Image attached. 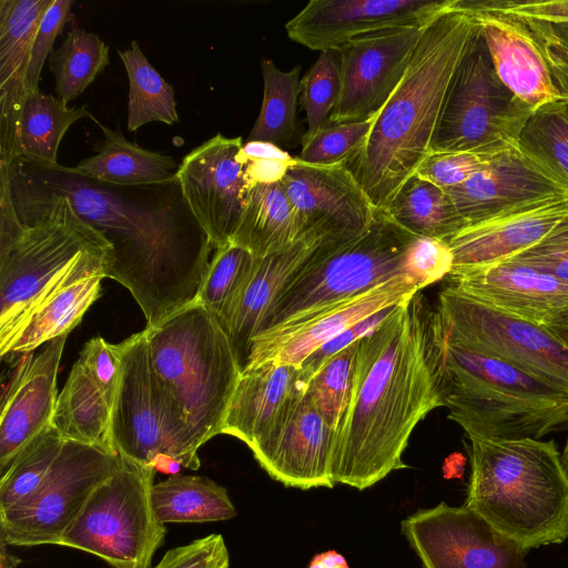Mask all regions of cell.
<instances>
[{
	"label": "cell",
	"mask_w": 568,
	"mask_h": 568,
	"mask_svg": "<svg viewBox=\"0 0 568 568\" xmlns=\"http://www.w3.org/2000/svg\"><path fill=\"white\" fill-rule=\"evenodd\" d=\"M443 405L434 310L417 292L359 339L337 434L335 484L364 490L406 468L402 456L415 426Z\"/></svg>",
	"instance_id": "6da1fadb"
},
{
	"label": "cell",
	"mask_w": 568,
	"mask_h": 568,
	"mask_svg": "<svg viewBox=\"0 0 568 568\" xmlns=\"http://www.w3.org/2000/svg\"><path fill=\"white\" fill-rule=\"evenodd\" d=\"M12 170L31 183L69 197L79 216L111 243L104 276L129 290L153 326L194 303L210 264L212 244L199 224L168 209H150L67 166L16 161Z\"/></svg>",
	"instance_id": "7a4b0ae2"
},
{
	"label": "cell",
	"mask_w": 568,
	"mask_h": 568,
	"mask_svg": "<svg viewBox=\"0 0 568 568\" xmlns=\"http://www.w3.org/2000/svg\"><path fill=\"white\" fill-rule=\"evenodd\" d=\"M478 29L464 0L424 28L402 81L348 164L376 209L386 210L430 154L450 83Z\"/></svg>",
	"instance_id": "3957f363"
},
{
	"label": "cell",
	"mask_w": 568,
	"mask_h": 568,
	"mask_svg": "<svg viewBox=\"0 0 568 568\" xmlns=\"http://www.w3.org/2000/svg\"><path fill=\"white\" fill-rule=\"evenodd\" d=\"M95 250L112 245L69 197L0 166V353L79 258Z\"/></svg>",
	"instance_id": "277c9868"
},
{
	"label": "cell",
	"mask_w": 568,
	"mask_h": 568,
	"mask_svg": "<svg viewBox=\"0 0 568 568\" xmlns=\"http://www.w3.org/2000/svg\"><path fill=\"white\" fill-rule=\"evenodd\" d=\"M465 506L526 551L568 537V475L555 440L467 436Z\"/></svg>",
	"instance_id": "5b68a950"
},
{
	"label": "cell",
	"mask_w": 568,
	"mask_h": 568,
	"mask_svg": "<svg viewBox=\"0 0 568 568\" xmlns=\"http://www.w3.org/2000/svg\"><path fill=\"white\" fill-rule=\"evenodd\" d=\"M434 329L443 406L466 436L541 439L568 429V393L455 339L435 310Z\"/></svg>",
	"instance_id": "8992f818"
},
{
	"label": "cell",
	"mask_w": 568,
	"mask_h": 568,
	"mask_svg": "<svg viewBox=\"0 0 568 568\" xmlns=\"http://www.w3.org/2000/svg\"><path fill=\"white\" fill-rule=\"evenodd\" d=\"M143 331L155 376L201 446L222 434L242 373L222 326L195 301Z\"/></svg>",
	"instance_id": "52a82bcc"
},
{
	"label": "cell",
	"mask_w": 568,
	"mask_h": 568,
	"mask_svg": "<svg viewBox=\"0 0 568 568\" xmlns=\"http://www.w3.org/2000/svg\"><path fill=\"white\" fill-rule=\"evenodd\" d=\"M416 239L386 210L377 209L371 226L357 239L335 248L317 247L277 298L260 334L294 325L407 274L406 257Z\"/></svg>",
	"instance_id": "ba28073f"
},
{
	"label": "cell",
	"mask_w": 568,
	"mask_h": 568,
	"mask_svg": "<svg viewBox=\"0 0 568 568\" xmlns=\"http://www.w3.org/2000/svg\"><path fill=\"white\" fill-rule=\"evenodd\" d=\"M121 381L112 409L118 455L155 470L199 469L201 444L158 381L144 331L120 343Z\"/></svg>",
	"instance_id": "9c48e42d"
},
{
	"label": "cell",
	"mask_w": 568,
	"mask_h": 568,
	"mask_svg": "<svg viewBox=\"0 0 568 568\" xmlns=\"http://www.w3.org/2000/svg\"><path fill=\"white\" fill-rule=\"evenodd\" d=\"M120 457L118 469L91 493L59 545L93 554L113 568H151L166 534L151 503L156 470Z\"/></svg>",
	"instance_id": "30bf717a"
},
{
	"label": "cell",
	"mask_w": 568,
	"mask_h": 568,
	"mask_svg": "<svg viewBox=\"0 0 568 568\" xmlns=\"http://www.w3.org/2000/svg\"><path fill=\"white\" fill-rule=\"evenodd\" d=\"M534 111L498 78L479 28L450 83L430 153L503 151L518 143Z\"/></svg>",
	"instance_id": "8fae6325"
},
{
	"label": "cell",
	"mask_w": 568,
	"mask_h": 568,
	"mask_svg": "<svg viewBox=\"0 0 568 568\" xmlns=\"http://www.w3.org/2000/svg\"><path fill=\"white\" fill-rule=\"evenodd\" d=\"M437 317L448 335L568 393V344L552 329L494 310L447 285Z\"/></svg>",
	"instance_id": "7c38bea8"
},
{
	"label": "cell",
	"mask_w": 568,
	"mask_h": 568,
	"mask_svg": "<svg viewBox=\"0 0 568 568\" xmlns=\"http://www.w3.org/2000/svg\"><path fill=\"white\" fill-rule=\"evenodd\" d=\"M121 457L102 448L64 440L36 494L0 513L6 546L59 545L91 493L120 466Z\"/></svg>",
	"instance_id": "4fadbf2b"
},
{
	"label": "cell",
	"mask_w": 568,
	"mask_h": 568,
	"mask_svg": "<svg viewBox=\"0 0 568 568\" xmlns=\"http://www.w3.org/2000/svg\"><path fill=\"white\" fill-rule=\"evenodd\" d=\"M400 531L423 568H525L527 551L465 505L420 508Z\"/></svg>",
	"instance_id": "5bb4252c"
},
{
	"label": "cell",
	"mask_w": 568,
	"mask_h": 568,
	"mask_svg": "<svg viewBox=\"0 0 568 568\" xmlns=\"http://www.w3.org/2000/svg\"><path fill=\"white\" fill-rule=\"evenodd\" d=\"M282 182L298 239L311 236L322 247H339L365 233L375 217L377 209L346 163L314 165L296 158Z\"/></svg>",
	"instance_id": "9a60e30c"
},
{
	"label": "cell",
	"mask_w": 568,
	"mask_h": 568,
	"mask_svg": "<svg viewBox=\"0 0 568 568\" xmlns=\"http://www.w3.org/2000/svg\"><path fill=\"white\" fill-rule=\"evenodd\" d=\"M243 143L219 133L186 154L176 171L182 197L214 250L232 242L250 189Z\"/></svg>",
	"instance_id": "2e32d148"
},
{
	"label": "cell",
	"mask_w": 568,
	"mask_h": 568,
	"mask_svg": "<svg viewBox=\"0 0 568 568\" xmlns=\"http://www.w3.org/2000/svg\"><path fill=\"white\" fill-rule=\"evenodd\" d=\"M423 30L378 31L339 49V95L328 123L363 121L378 114L402 81Z\"/></svg>",
	"instance_id": "e0dca14e"
},
{
	"label": "cell",
	"mask_w": 568,
	"mask_h": 568,
	"mask_svg": "<svg viewBox=\"0 0 568 568\" xmlns=\"http://www.w3.org/2000/svg\"><path fill=\"white\" fill-rule=\"evenodd\" d=\"M454 0H311L286 24L291 40L320 52H337L374 32L425 28Z\"/></svg>",
	"instance_id": "ac0fdd59"
},
{
	"label": "cell",
	"mask_w": 568,
	"mask_h": 568,
	"mask_svg": "<svg viewBox=\"0 0 568 568\" xmlns=\"http://www.w3.org/2000/svg\"><path fill=\"white\" fill-rule=\"evenodd\" d=\"M568 222V192L560 191L510 206L469 224L447 241L450 273L488 267L534 247Z\"/></svg>",
	"instance_id": "d6986e66"
},
{
	"label": "cell",
	"mask_w": 568,
	"mask_h": 568,
	"mask_svg": "<svg viewBox=\"0 0 568 568\" xmlns=\"http://www.w3.org/2000/svg\"><path fill=\"white\" fill-rule=\"evenodd\" d=\"M336 440L337 433L305 390L252 453L268 476L285 487L333 488L336 485L333 479Z\"/></svg>",
	"instance_id": "ffe728a7"
},
{
	"label": "cell",
	"mask_w": 568,
	"mask_h": 568,
	"mask_svg": "<svg viewBox=\"0 0 568 568\" xmlns=\"http://www.w3.org/2000/svg\"><path fill=\"white\" fill-rule=\"evenodd\" d=\"M423 288L410 275H400L294 325L262 333L253 341L246 367L268 359L300 367L321 346L357 322L402 304Z\"/></svg>",
	"instance_id": "44dd1931"
},
{
	"label": "cell",
	"mask_w": 568,
	"mask_h": 568,
	"mask_svg": "<svg viewBox=\"0 0 568 568\" xmlns=\"http://www.w3.org/2000/svg\"><path fill=\"white\" fill-rule=\"evenodd\" d=\"M448 276L463 294L510 316L550 329L568 322V283L519 260Z\"/></svg>",
	"instance_id": "7402d4cb"
},
{
	"label": "cell",
	"mask_w": 568,
	"mask_h": 568,
	"mask_svg": "<svg viewBox=\"0 0 568 568\" xmlns=\"http://www.w3.org/2000/svg\"><path fill=\"white\" fill-rule=\"evenodd\" d=\"M68 335L26 354L18 364L0 412V473L42 432L52 426L57 375Z\"/></svg>",
	"instance_id": "603a6c76"
},
{
	"label": "cell",
	"mask_w": 568,
	"mask_h": 568,
	"mask_svg": "<svg viewBox=\"0 0 568 568\" xmlns=\"http://www.w3.org/2000/svg\"><path fill=\"white\" fill-rule=\"evenodd\" d=\"M480 28L500 81L525 104L538 108L565 99L526 24L518 18L464 0Z\"/></svg>",
	"instance_id": "cb8c5ba5"
},
{
	"label": "cell",
	"mask_w": 568,
	"mask_h": 568,
	"mask_svg": "<svg viewBox=\"0 0 568 568\" xmlns=\"http://www.w3.org/2000/svg\"><path fill=\"white\" fill-rule=\"evenodd\" d=\"M560 191L567 190L517 143L447 193L469 225L516 204Z\"/></svg>",
	"instance_id": "d4e9b609"
},
{
	"label": "cell",
	"mask_w": 568,
	"mask_h": 568,
	"mask_svg": "<svg viewBox=\"0 0 568 568\" xmlns=\"http://www.w3.org/2000/svg\"><path fill=\"white\" fill-rule=\"evenodd\" d=\"M301 367L268 359L245 367L232 396L222 434L253 450L278 426L291 406L306 390Z\"/></svg>",
	"instance_id": "484cf974"
},
{
	"label": "cell",
	"mask_w": 568,
	"mask_h": 568,
	"mask_svg": "<svg viewBox=\"0 0 568 568\" xmlns=\"http://www.w3.org/2000/svg\"><path fill=\"white\" fill-rule=\"evenodd\" d=\"M111 250L83 254L53 290L30 313L1 357L28 354L69 333L100 295L104 265Z\"/></svg>",
	"instance_id": "4316f807"
},
{
	"label": "cell",
	"mask_w": 568,
	"mask_h": 568,
	"mask_svg": "<svg viewBox=\"0 0 568 568\" xmlns=\"http://www.w3.org/2000/svg\"><path fill=\"white\" fill-rule=\"evenodd\" d=\"M52 1H0V165L13 161L16 125L29 94L27 73L32 44Z\"/></svg>",
	"instance_id": "83f0119b"
},
{
	"label": "cell",
	"mask_w": 568,
	"mask_h": 568,
	"mask_svg": "<svg viewBox=\"0 0 568 568\" xmlns=\"http://www.w3.org/2000/svg\"><path fill=\"white\" fill-rule=\"evenodd\" d=\"M320 245L318 240L303 236L286 248L258 257L252 278L224 328L241 371L246 367L253 341L263 331L275 302Z\"/></svg>",
	"instance_id": "f1b7e54d"
},
{
	"label": "cell",
	"mask_w": 568,
	"mask_h": 568,
	"mask_svg": "<svg viewBox=\"0 0 568 568\" xmlns=\"http://www.w3.org/2000/svg\"><path fill=\"white\" fill-rule=\"evenodd\" d=\"M104 134L100 152L68 170L77 175L116 186H146L176 182L173 158L143 149L120 132L95 122Z\"/></svg>",
	"instance_id": "f546056e"
},
{
	"label": "cell",
	"mask_w": 568,
	"mask_h": 568,
	"mask_svg": "<svg viewBox=\"0 0 568 568\" xmlns=\"http://www.w3.org/2000/svg\"><path fill=\"white\" fill-rule=\"evenodd\" d=\"M84 118L98 121L85 105L69 106L40 91L29 94L16 125L12 163L21 161L42 168L58 165L60 142L68 129Z\"/></svg>",
	"instance_id": "4dcf8cb0"
},
{
	"label": "cell",
	"mask_w": 568,
	"mask_h": 568,
	"mask_svg": "<svg viewBox=\"0 0 568 568\" xmlns=\"http://www.w3.org/2000/svg\"><path fill=\"white\" fill-rule=\"evenodd\" d=\"M52 426L65 440L116 454L112 440V406L79 361L58 395Z\"/></svg>",
	"instance_id": "1f68e13d"
},
{
	"label": "cell",
	"mask_w": 568,
	"mask_h": 568,
	"mask_svg": "<svg viewBox=\"0 0 568 568\" xmlns=\"http://www.w3.org/2000/svg\"><path fill=\"white\" fill-rule=\"evenodd\" d=\"M297 240L295 213L283 182L251 185L231 243L264 257Z\"/></svg>",
	"instance_id": "d6a6232c"
},
{
	"label": "cell",
	"mask_w": 568,
	"mask_h": 568,
	"mask_svg": "<svg viewBox=\"0 0 568 568\" xmlns=\"http://www.w3.org/2000/svg\"><path fill=\"white\" fill-rule=\"evenodd\" d=\"M154 514L162 524H202L236 515L227 490L214 480L173 474L151 489Z\"/></svg>",
	"instance_id": "836d02e7"
},
{
	"label": "cell",
	"mask_w": 568,
	"mask_h": 568,
	"mask_svg": "<svg viewBox=\"0 0 568 568\" xmlns=\"http://www.w3.org/2000/svg\"><path fill=\"white\" fill-rule=\"evenodd\" d=\"M386 211L417 237L446 241L467 226L447 191L416 173L400 187Z\"/></svg>",
	"instance_id": "e575fe53"
},
{
	"label": "cell",
	"mask_w": 568,
	"mask_h": 568,
	"mask_svg": "<svg viewBox=\"0 0 568 568\" xmlns=\"http://www.w3.org/2000/svg\"><path fill=\"white\" fill-rule=\"evenodd\" d=\"M129 79L128 130L150 122L173 125L180 121L174 89L152 67L136 41L118 51Z\"/></svg>",
	"instance_id": "d590c367"
},
{
	"label": "cell",
	"mask_w": 568,
	"mask_h": 568,
	"mask_svg": "<svg viewBox=\"0 0 568 568\" xmlns=\"http://www.w3.org/2000/svg\"><path fill=\"white\" fill-rule=\"evenodd\" d=\"M263 101L246 141L287 145L296 131V108L301 95V67L280 70L270 59L261 60Z\"/></svg>",
	"instance_id": "8d00e7d4"
},
{
	"label": "cell",
	"mask_w": 568,
	"mask_h": 568,
	"mask_svg": "<svg viewBox=\"0 0 568 568\" xmlns=\"http://www.w3.org/2000/svg\"><path fill=\"white\" fill-rule=\"evenodd\" d=\"M258 257L230 243L215 250L200 288L199 302L224 329L248 285Z\"/></svg>",
	"instance_id": "74e56055"
},
{
	"label": "cell",
	"mask_w": 568,
	"mask_h": 568,
	"mask_svg": "<svg viewBox=\"0 0 568 568\" xmlns=\"http://www.w3.org/2000/svg\"><path fill=\"white\" fill-rule=\"evenodd\" d=\"M109 64V45L98 34L73 27L49 55L55 93L64 104L80 95Z\"/></svg>",
	"instance_id": "f35d334b"
},
{
	"label": "cell",
	"mask_w": 568,
	"mask_h": 568,
	"mask_svg": "<svg viewBox=\"0 0 568 568\" xmlns=\"http://www.w3.org/2000/svg\"><path fill=\"white\" fill-rule=\"evenodd\" d=\"M518 145L568 191V101L562 99L534 111Z\"/></svg>",
	"instance_id": "ab89813d"
},
{
	"label": "cell",
	"mask_w": 568,
	"mask_h": 568,
	"mask_svg": "<svg viewBox=\"0 0 568 568\" xmlns=\"http://www.w3.org/2000/svg\"><path fill=\"white\" fill-rule=\"evenodd\" d=\"M64 440L51 426L0 473V513L23 504L36 494L59 456Z\"/></svg>",
	"instance_id": "60d3db41"
},
{
	"label": "cell",
	"mask_w": 568,
	"mask_h": 568,
	"mask_svg": "<svg viewBox=\"0 0 568 568\" xmlns=\"http://www.w3.org/2000/svg\"><path fill=\"white\" fill-rule=\"evenodd\" d=\"M359 341L331 356L307 384L315 407L338 434L352 396Z\"/></svg>",
	"instance_id": "b9f144b4"
},
{
	"label": "cell",
	"mask_w": 568,
	"mask_h": 568,
	"mask_svg": "<svg viewBox=\"0 0 568 568\" xmlns=\"http://www.w3.org/2000/svg\"><path fill=\"white\" fill-rule=\"evenodd\" d=\"M339 59L335 51H323L301 79L300 101L307 130L302 142L310 140L327 123L339 95Z\"/></svg>",
	"instance_id": "7bdbcfd3"
},
{
	"label": "cell",
	"mask_w": 568,
	"mask_h": 568,
	"mask_svg": "<svg viewBox=\"0 0 568 568\" xmlns=\"http://www.w3.org/2000/svg\"><path fill=\"white\" fill-rule=\"evenodd\" d=\"M376 115L356 122L327 123L310 140L302 142L297 159L314 165L349 164L364 149Z\"/></svg>",
	"instance_id": "ee69618b"
},
{
	"label": "cell",
	"mask_w": 568,
	"mask_h": 568,
	"mask_svg": "<svg viewBox=\"0 0 568 568\" xmlns=\"http://www.w3.org/2000/svg\"><path fill=\"white\" fill-rule=\"evenodd\" d=\"M500 152L454 151L430 153L416 174L447 191L465 183L474 174L488 166Z\"/></svg>",
	"instance_id": "f6af8a7d"
},
{
	"label": "cell",
	"mask_w": 568,
	"mask_h": 568,
	"mask_svg": "<svg viewBox=\"0 0 568 568\" xmlns=\"http://www.w3.org/2000/svg\"><path fill=\"white\" fill-rule=\"evenodd\" d=\"M112 406L122 374V353L119 344L108 343L100 336L87 342L78 359Z\"/></svg>",
	"instance_id": "bcb514c9"
},
{
	"label": "cell",
	"mask_w": 568,
	"mask_h": 568,
	"mask_svg": "<svg viewBox=\"0 0 568 568\" xmlns=\"http://www.w3.org/2000/svg\"><path fill=\"white\" fill-rule=\"evenodd\" d=\"M454 256L445 240L417 237L406 257V273L424 287L449 275Z\"/></svg>",
	"instance_id": "7dc6e473"
},
{
	"label": "cell",
	"mask_w": 568,
	"mask_h": 568,
	"mask_svg": "<svg viewBox=\"0 0 568 568\" xmlns=\"http://www.w3.org/2000/svg\"><path fill=\"white\" fill-rule=\"evenodd\" d=\"M72 4L73 2L70 0H53L39 24L32 44L27 73L29 94L39 91V81L43 64L48 55L53 51L52 47L55 38L62 31L65 23L71 20Z\"/></svg>",
	"instance_id": "c3c4849f"
},
{
	"label": "cell",
	"mask_w": 568,
	"mask_h": 568,
	"mask_svg": "<svg viewBox=\"0 0 568 568\" xmlns=\"http://www.w3.org/2000/svg\"><path fill=\"white\" fill-rule=\"evenodd\" d=\"M230 555L220 534L195 539L164 554L153 568H229Z\"/></svg>",
	"instance_id": "681fc988"
},
{
	"label": "cell",
	"mask_w": 568,
	"mask_h": 568,
	"mask_svg": "<svg viewBox=\"0 0 568 568\" xmlns=\"http://www.w3.org/2000/svg\"><path fill=\"white\" fill-rule=\"evenodd\" d=\"M546 59L554 81L568 101V26L520 19Z\"/></svg>",
	"instance_id": "f907efd6"
},
{
	"label": "cell",
	"mask_w": 568,
	"mask_h": 568,
	"mask_svg": "<svg viewBox=\"0 0 568 568\" xmlns=\"http://www.w3.org/2000/svg\"><path fill=\"white\" fill-rule=\"evenodd\" d=\"M514 258L568 283V222L547 239Z\"/></svg>",
	"instance_id": "816d5d0a"
},
{
	"label": "cell",
	"mask_w": 568,
	"mask_h": 568,
	"mask_svg": "<svg viewBox=\"0 0 568 568\" xmlns=\"http://www.w3.org/2000/svg\"><path fill=\"white\" fill-rule=\"evenodd\" d=\"M398 305L386 307L363 318L310 355L300 366L306 379L310 381L331 356L374 331Z\"/></svg>",
	"instance_id": "f5cc1de1"
},
{
	"label": "cell",
	"mask_w": 568,
	"mask_h": 568,
	"mask_svg": "<svg viewBox=\"0 0 568 568\" xmlns=\"http://www.w3.org/2000/svg\"><path fill=\"white\" fill-rule=\"evenodd\" d=\"M483 3L518 19L568 26V0L483 1Z\"/></svg>",
	"instance_id": "db71d44e"
},
{
	"label": "cell",
	"mask_w": 568,
	"mask_h": 568,
	"mask_svg": "<svg viewBox=\"0 0 568 568\" xmlns=\"http://www.w3.org/2000/svg\"><path fill=\"white\" fill-rule=\"evenodd\" d=\"M295 162L296 158L250 160L245 163V175L250 186L254 184L278 183Z\"/></svg>",
	"instance_id": "11a10c76"
},
{
	"label": "cell",
	"mask_w": 568,
	"mask_h": 568,
	"mask_svg": "<svg viewBox=\"0 0 568 568\" xmlns=\"http://www.w3.org/2000/svg\"><path fill=\"white\" fill-rule=\"evenodd\" d=\"M241 158L246 163L250 160L272 158L291 159L293 158L278 145L265 141H245L241 150Z\"/></svg>",
	"instance_id": "9f6ffc18"
},
{
	"label": "cell",
	"mask_w": 568,
	"mask_h": 568,
	"mask_svg": "<svg viewBox=\"0 0 568 568\" xmlns=\"http://www.w3.org/2000/svg\"><path fill=\"white\" fill-rule=\"evenodd\" d=\"M308 568H349L344 556L336 550H327L315 555Z\"/></svg>",
	"instance_id": "6f0895ef"
},
{
	"label": "cell",
	"mask_w": 568,
	"mask_h": 568,
	"mask_svg": "<svg viewBox=\"0 0 568 568\" xmlns=\"http://www.w3.org/2000/svg\"><path fill=\"white\" fill-rule=\"evenodd\" d=\"M6 547L7 546L1 542L0 568H16L20 559L8 551Z\"/></svg>",
	"instance_id": "680465c9"
},
{
	"label": "cell",
	"mask_w": 568,
	"mask_h": 568,
	"mask_svg": "<svg viewBox=\"0 0 568 568\" xmlns=\"http://www.w3.org/2000/svg\"><path fill=\"white\" fill-rule=\"evenodd\" d=\"M568 344V322L558 328L552 329Z\"/></svg>",
	"instance_id": "91938a15"
},
{
	"label": "cell",
	"mask_w": 568,
	"mask_h": 568,
	"mask_svg": "<svg viewBox=\"0 0 568 568\" xmlns=\"http://www.w3.org/2000/svg\"><path fill=\"white\" fill-rule=\"evenodd\" d=\"M561 462H562V466L568 475V439L564 446V449L561 452Z\"/></svg>",
	"instance_id": "94428289"
}]
</instances>
